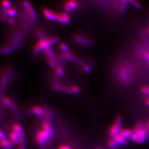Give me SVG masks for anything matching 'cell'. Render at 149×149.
Here are the masks:
<instances>
[{"instance_id":"obj_23","label":"cell","mask_w":149,"mask_h":149,"mask_svg":"<svg viewBox=\"0 0 149 149\" xmlns=\"http://www.w3.org/2000/svg\"><path fill=\"white\" fill-rule=\"evenodd\" d=\"M58 46H59V48L64 51L65 53H68V48L67 47V46H66L65 44H64V43H60L58 44Z\"/></svg>"},{"instance_id":"obj_9","label":"cell","mask_w":149,"mask_h":149,"mask_svg":"<svg viewBox=\"0 0 149 149\" xmlns=\"http://www.w3.org/2000/svg\"><path fill=\"white\" fill-rule=\"evenodd\" d=\"M24 5L26 11H27L29 15L32 17H35V13H34V10L32 9V7L31 6V4L27 1H24Z\"/></svg>"},{"instance_id":"obj_7","label":"cell","mask_w":149,"mask_h":149,"mask_svg":"<svg viewBox=\"0 0 149 149\" xmlns=\"http://www.w3.org/2000/svg\"><path fill=\"white\" fill-rule=\"evenodd\" d=\"M42 130L48 133L50 137H54L53 133L52 132L50 126L47 121H44L42 122Z\"/></svg>"},{"instance_id":"obj_20","label":"cell","mask_w":149,"mask_h":149,"mask_svg":"<svg viewBox=\"0 0 149 149\" xmlns=\"http://www.w3.org/2000/svg\"><path fill=\"white\" fill-rule=\"evenodd\" d=\"M61 15L62 16L63 19L64 20V23H69L70 21V17L68 16V15L66 13L62 12L61 13Z\"/></svg>"},{"instance_id":"obj_29","label":"cell","mask_w":149,"mask_h":149,"mask_svg":"<svg viewBox=\"0 0 149 149\" xmlns=\"http://www.w3.org/2000/svg\"><path fill=\"white\" fill-rule=\"evenodd\" d=\"M64 8H65L66 11L67 12H70V10H71V8L68 5L67 2L64 4Z\"/></svg>"},{"instance_id":"obj_14","label":"cell","mask_w":149,"mask_h":149,"mask_svg":"<svg viewBox=\"0 0 149 149\" xmlns=\"http://www.w3.org/2000/svg\"><path fill=\"white\" fill-rule=\"evenodd\" d=\"M0 144L2 147L7 149L8 148L10 147L13 143L10 140H8L7 139H4V140H1Z\"/></svg>"},{"instance_id":"obj_34","label":"cell","mask_w":149,"mask_h":149,"mask_svg":"<svg viewBox=\"0 0 149 149\" xmlns=\"http://www.w3.org/2000/svg\"><path fill=\"white\" fill-rule=\"evenodd\" d=\"M148 129L149 130V120L148 121Z\"/></svg>"},{"instance_id":"obj_30","label":"cell","mask_w":149,"mask_h":149,"mask_svg":"<svg viewBox=\"0 0 149 149\" xmlns=\"http://www.w3.org/2000/svg\"><path fill=\"white\" fill-rule=\"evenodd\" d=\"M58 149H71L70 148L68 145H61L58 147Z\"/></svg>"},{"instance_id":"obj_18","label":"cell","mask_w":149,"mask_h":149,"mask_svg":"<svg viewBox=\"0 0 149 149\" xmlns=\"http://www.w3.org/2000/svg\"><path fill=\"white\" fill-rule=\"evenodd\" d=\"M118 143H117V142L113 138H111L109 140L107 143L108 146L111 148L115 147L118 145Z\"/></svg>"},{"instance_id":"obj_21","label":"cell","mask_w":149,"mask_h":149,"mask_svg":"<svg viewBox=\"0 0 149 149\" xmlns=\"http://www.w3.org/2000/svg\"><path fill=\"white\" fill-rule=\"evenodd\" d=\"M55 72L58 75L60 76H63V68L60 66H58L55 68Z\"/></svg>"},{"instance_id":"obj_36","label":"cell","mask_w":149,"mask_h":149,"mask_svg":"<svg viewBox=\"0 0 149 149\" xmlns=\"http://www.w3.org/2000/svg\"></svg>"},{"instance_id":"obj_1","label":"cell","mask_w":149,"mask_h":149,"mask_svg":"<svg viewBox=\"0 0 149 149\" xmlns=\"http://www.w3.org/2000/svg\"><path fill=\"white\" fill-rule=\"evenodd\" d=\"M132 67L130 64L125 63L122 64L119 68L118 76L121 82L124 84H128L132 81L133 70Z\"/></svg>"},{"instance_id":"obj_32","label":"cell","mask_w":149,"mask_h":149,"mask_svg":"<svg viewBox=\"0 0 149 149\" xmlns=\"http://www.w3.org/2000/svg\"><path fill=\"white\" fill-rule=\"evenodd\" d=\"M8 22H9L10 24L13 25L14 24V23H15V21H14V20L13 19V18H9V19H8Z\"/></svg>"},{"instance_id":"obj_31","label":"cell","mask_w":149,"mask_h":149,"mask_svg":"<svg viewBox=\"0 0 149 149\" xmlns=\"http://www.w3.org/2000/svg\"><path fill=\"white\" fill-rule=\"evenodd\" d=\"M0 137H1V140L6 139V136L5 135V134L3 132V131L2 130L0 132Z\"/></svg>"},{"instance_id":"obj_13","label":"cell","mask_w":149,"mask_h":149,"mask_svg":"<svg viewBox=\"0 0 149 149\" xmlns=\"http://www.w3.org/2000/svg\"><path fill=\"white\" fill-rule=\"evenodd\" d=\"M3 101L5 105H7V106L9 107L10 108H12L13 109H16V107L15 105L13 103L12 101H11L10 99H9L8 97H4L3 99Z\"/></svg>"},{"instance_id":"obj_2","label":"cell","mask_w":149,"mask_h":149,"mask_svg":"<svg viewBox=\"0 0 149 149\" xmlns=\"http://www.w3.org/2000/svg\"><path fill=\"white\" fill-rule=\"evenodd\" d=\"M49 138H50V136L48 133L44 130H38L36 133L35 140L39 146L44 148L46 146V143Z\"/></svg>"},{"instance_id":"obj_15","label":"cell","mask_w":149,"mask_h":149,"mask_svg":"<svg viewBox=\"0 0 149 149\" xmlns=\"http://www.w3.org/2000/svg\"><path fill=\"white\" fill-rule=\"evenodd\" d=\"M144 127L143 123L142 122H138V123L136 124L135 126H134L133 129V132H136L137 131H139L140 130L142 129Z\"/></svg>"},{"instance_id":"obj_28","label":"cell","mask_w":149,"mask_h":149,"mask_svg":"<svg viewBox=\"0 0 149 149\" xmlns=\"http://www.w3.org/2000/svg\"><path fill=\"white\" fill-rule=\"evenodd\" d=\"M36 35L38 36V37H39L40 38H41V39L44 38V36L43 35V32H42L41 31L38 30V31H36Z\"/></svg>"},{"instance_id":"obj_24","label":"cell","mask_w":149,"mask_h":149,"mask_svg":"<svg viewBox=\"0 0 149 149\" xmlns=\"http://www.w3.org/2000/svg\"><path fill=\"white\" fill-rule=\"evenodd\" d=\"M128 2L130 3L131 5H132L134 7L138 8V9H140V8L142 7V6H141L140 3H138V2H137V1H128Z\"/></svg>"},{"instance_id":"obj_22","label":"cell","mask_w":149,"mask_h":149,"mask_svg":"<svg viewBox=\"0 0 149 149\" xmlns=\"http://www.w3.org/2000/svg\"><path fill=\"white\" fill-rule=\"evenodd\" d=\"M7 14L10 17H14L15 15V9L13 8H9L7 10Z\"/></svg>"},{"instance_id":"obj_27","label":"cell","mask_w":149,"mask_h":149,"mask_svg":"<svg viewBox=\"0 0 149 149\" xmlns=\"http://www.w3.org/2000/svg\"><path fill=\"white\" fill-rule=\"evenodd\" d=\"M2 5L4 7L8 8L10 5V3L7 0H3L2 2Z\"/></svg>"},{"instance_id":"obj_3","label":"cell","mask_w":149,"mask_h":149,"mask_svg":"<svg viewBox=\"0 0 149 149\" xmlns=\"http://www.w3.org/2000/svg\"><path fill=\"white\" fill-rule=\"evenodd\" d=\"M122 117L121 116H118L116 117L113 125L111 126L109 133L111 137H113L114 136L119 134L121 129L122 125Z\"/></svg>"},{"instance_id":"obj_35","label":"cell","mask_w":149,"mask_h":149,"mask_svg":"<svg viewBox=\"0 0 149 149\" xmlns=\"http://www.w3.org/2000/svg\"><path fill=\"white\" fill-rule=\"evenodd\" d=\"M99 149V148H97V149Z\"/></svg>"},{"instance_id":"obj_12","label":"cell","mask_w":149,"mask_h":149,"mask_svg":"<svg viewBox=\"0 0 149 149\" xmlns=\"http://www.w3.org/2000/svg\"><path fill=\"white\" fill-rule=\"evenodd\" d=\"M32 111L37 115H42L44 113L43 108L38 106H35L32 108Z\"/></svg>"},{"instance_id":"obj_11","label":"cell","mask_w":149,"mask_h":149,"mask_svg":"<svg viewBox=\"0 0 149 149\" xmlns=\"http://www.w3.org/2000/svg\"><path fill=\"white\" fill-rule=\"evenodd\" d=\"M113 138L117 142V143L120 144L125 145L126 143V138L122 137L119 134H117L113 137Z\"/></svg>"},{"instance_id":"obj_26","label":"cell","mask_w":149,"mask_h":149,"mask_svg":"<svg viewBox=\"0 0 149 149\" xmlns=\"http://www.w3.org/2000/svg\"><path fill=\"white\" fill-rule=\"evenodd\" d=\"M47 60L48 64H49V65L51 66L54 67L56 65V62H55L54 59L53 58L47 56Z\"/></svg>"},{"instance_id":"obj_10","label":"cell","mask_w":149,"mask_h":149,"mask_svg":"<svg viewBox=\"0 0 149 149\" xmlns=\"http://www.w3.org/2000/svg\"><path fill=\"white\" fill-rule=\"evenodd\" d=\"M75 39L76 40V41L79 43H81L84 46H88L91 43V42L89 41L84 39L83 37L80 36L79 35H76L75 36Z\"/></svg>"},{"instance_id":"obj_25","label":"cell","mask_w":149,"mask_h":149,"mask_svg":"<svg viewBox=\"0 0 149 149\" xmlns=\"http://www.w3.org/2000/svg\"><path fill=\"white\" fill-rule=\"evenodd\" d=\"M70 90H71L72 93H74V94H78V93H79V92L80 91V89L77 86L73 85L72 87H71Z\"/></svg>"},{"instance_id":"obj_5","label":"cell","mask_w":149,"mask_h":149,"mask_svg":"<svg viewBox=\"0 0 149 149\" xmlns=\"http://www.w3.org/2000/svg\"><path fill=\"white\" fill-rule=\"evenodd\" d=\"M148 128L144 126L142 130L137 131L136 132L133 133L131 136V139L132 142H137V140L140 138H147L148 135Z\"/></svg>"},{"instance_id":"obj_8","label":"cell","mask_w":149,"mask_h":149,"mask_svg":"<svg viewBox=\"0 0 149 149\" xmlns=\"http://www.w3.org/2000/svg\"><path fill=\"white\" fill-rule=\"evenodd\" d=\"M133 131L130 129H122L119 134L122 136L124 138H131L133 134Z\"/></svg>"},{"instance_id":"obj_17","label":"cell","mask_w":149,"mask_h":149,"mask_svg":"<svg viewBox=\"0 0 149 149\" xmlns=\"http://www.w3.org/2000/svg\"><path fill=\"white\" fill-rule=\"evenodd\" d=\"M44 51L45 52V53L46 54V55H47V56L50 57V58H53L54 59L55 55H54L53 53L52 52L50 47H49L45 49L44 50Z\"/></svg>"},{"instance_id":"obj_16","label":"cell","mask_w":149,"mask_h":149,"mask_svg":"<svg viewBox=\"0 0 149 149\" xmlns=\"http://www.w3.org/2000/svg\"><path fill=\"white\" fill-rule=\"evenodd\" d=\"M12 131H15L17 132L21 133L23 132L21 127L17 123L13 124L12 126Z\"/></svg>"},{"instance_id":"obj_19","label":"cell","mask_w":149,"mask_h":149,"mask_svg":"<svg viewBox=\"0 0 149 149\" xmlns=\"http://www.w3.org/2000/svg\"><path fill=\"white\" fill-rule=\"evenodd\" d=\"M67 3L70 7L71 8V9H75L77 6V3L75 1L70 0L67 1Z\"/></svg>"},{"instance_id":"obj_4","label":"cell","mask_w":149,"mask_h":149,"mask_svg":"<svg viewBox=\"0 0 149 149\" xmlns=\"http://www.w3.org/2000/svg\"><path fill=\"white\" fill-rule=\"evenodd\" d=\"M23 137H24V133L22 132L21 133H18L15 131H11L9 135L10 140L13 144L18 143L19 144L23 142Z\"/></svg>"},{"instance_id":"obj_33","label":"cell","mask_w":149,"mask_h":149,"mask_svg":"<svg viewBox=\"0 0 149 149\" xmlns=\"http://www.w3.org/2000/svg\"><path fill=\"white\" fill-rule=\"evenodd\" d=\"M145 104L147 106L149 107V96L147 98L146 101H145Z\"/></svg>"},{"instance_id":"obj_6","label":"cell","mask_w":149,"mask_h":149,"mask_svg":"<svg viewBox=\"0 0 149 149\" xmlns=\"http://www.w3.org/2000/svg\"><path fill=\"white\" fill-rule=\"evenodd\" d=\"M43 14L46 18L51 20H56V13H54L50 10L47 8L43 9Z\"/></svg>"}]
</instances>
